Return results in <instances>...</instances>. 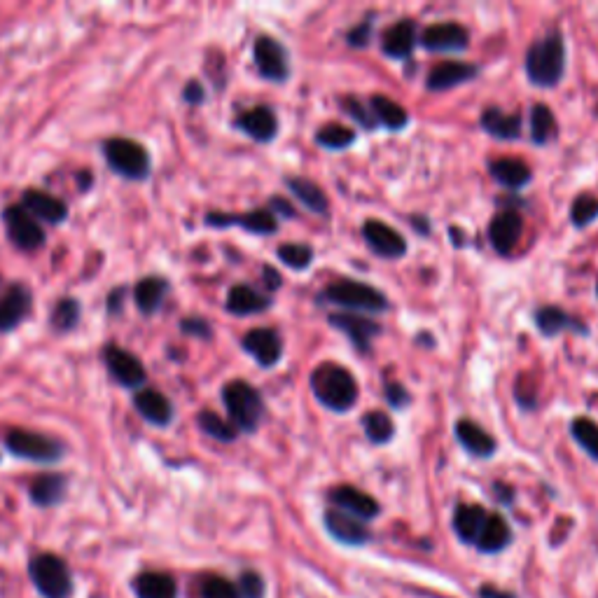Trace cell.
Listing matches in <instances>:
<instances>
[{
	"instance_id": "cell-51",
	"label": "cell",
	"mask_w": 598,
	"mask_h": 598,
	"mask_svg": "<svg viewBox=\"0 0 598 598\" xmlns=\"http://www.w3.org/2000/svg\"><path fill=\"white\" fill-rule=\"evenodd\" d=\"M370 36H372V19H365V22H360L356 29L349 31L346 43L353 47H365L367 43H370Z\"/></svg>"
},
{
	"instance_id": "cell-14",
	"label": "cell",
	"mask_w": 598,
	"mask_h": 598,
	"mask_svg": "<svg viewBox=\"0 0 598 598\" xmlns=\"http://www.w3.org/2000/svg\"><path fill=\"white\" fill-rule=\"evenodd\" d=\"M243 351L253 356L260 367H276L283 356V339L271 328H255L243 337Z\"/></svg>"
},
{
	"instance_id": "cell-54",
	"label": "cell",
	"mask_w": 598,
	"mask_h": 598,
	"mask_svg": "<svg viewBox=\"0 0 598 598\" xmlns=\"http://www.w3.org/2000/svg\"><path fill=\"white\" fill-rule=\"evenodd\" d=\"M262 276H264V285H267L269 290L281 288V276H278V271L274 267H264Z\"/></svg>"
},
{
	"instance_id": "cell-28",
	"label": "cell",
	"mask_w": 598,
	"mask_h": 598,
	"mask_svg": "<svg viewBox=\"0 0 598 598\" xmlns=\"http://www.w3.org/2000/svg\"><path fill=\"white\" fill-rule=\"evenodd\" d=\"M66 491H68L66 475H59V472H45V475H38L33 479L29 496L33 500V505L54 507L64 500Z\"/></svg>"
},
{
	"instance_id": "cell-24",
	"label": "cell",
	"mask_w": 598,
	"mask_h": 598,
	"mask_svg": "<svg viewBox=\"0 0 598 598\" xmlns=\"http://www.w3.org/2000/svg\"><path fill=\"white\" fill-rule=\"evenodd\" d=\"M416 45H419V26L412 19H402L381 38V50L391 59H407Z\"/></svg>"
},
{
	"instance_id": "cell-41",
	"label": "cell",
	"mask_w": 598,
	"mask_h": 598,
	"mask_svg": "<svg viewBox=\"0 0 598 598\" xmlns=\"http://www.w3.org/2000/svg\"><path fill=\"white\" fill-rule=\"evenodd\" d=\"M316 143L325 150H346L356 143V131L344 124H325L316 131Z\"/></svg>"
},
{
	"instance_id": "cell-6",
	"label": "cell",
	"mask_w": 598,
	"mask_h": 598,
	"mask_svg": "<svg viewBox=\"0 0 598 598\" xmlns=\"http://www.w3.org/2000/svg\"><path fill=\"white\" fill-rule=\"evenodd\" d=\"M29 575L45 598H71L73 577L66 561L57 554L43 552L29 561Z\"/></svg>"
},
{
	"instance_id": "cell-12",
	"label": "cell",
	"mask_w": 598,
	"mask_h": 598,
	"mask_svg": "<svg viewBox=\"0 0 598 598\" xmlns=\"http://www.w3.org/2000/svg\"><path fill=\"white\" fill-rule=\"evenodd\" d=\"M363 236L374 253L384 260H400L407 255V241L398 229L381 220H365L363 222Z\"/></svg>"
},
{
	"instance_id": "cell-35",
	"label": "cell",
	"mask_w": 598,
	"mask_h": 598,
	"mask_svg": "<svg viewBox=\"0 0 598 598\" xmlns=\"http://www.w3.org/2000/svg\"><path fill=\"white\" fill-rule=\"evenodd\" d=\"M285 185H288V190L299 199V204H302L304 208H309L311 213H316V215L328 213V197H325V192L314 183V180L288 176L285 178Z\"/></svg>"
},
{
	"instance_id": "cell-39",
	"label": "cell",
	"mask_w": 598,
	"mask_h": 598,
	"mask_svg": "<svg viewBox=\"0 0 598 598\" xmlns=\"http://www.w3.org/2000/svg\"><path fill=\"white\" fill-rule=\"evenodd\" d=\"M363 430L372 444H388L395 437V423L381 409H372L363 416Z\"/></svg>"
},
{
	"instance_id": "cell-43",
	"label": "cell",
	"mask_w": 598,
	"mask_h": 598,
	"mask_svg": "<svg viewBox=\"0 0 598 598\" xmlns=\"http://www.w3.org/2000/svg\"><path fill=\"white\" fill-rule=\"evenodd\" d=\"M570 435L594 461H598V423L580 416V419H573V423H570Z\"/></svg>"
},
{
	"instance_id": "cell-22",
	"label": "cell",
	"mask_w": 598,
	"mask_h": 598,
	"mask_svg": "<svg viewBox=\"0 0 598 598\" xmlns=\"http://www.w3.org/2000/svg\"><path fill=\"white\" fill-rule=\"evenodd\" d=\"M325 528L332 538L344 542V545H365L370 540V528L342 510L325 512Z\"/></svg>"
},
{
	"instance_id": "cell-40",
	"label": "cell",
	"mask_w": 598,
	"mask_h": 598,
	"mask_svg": "<svg viewBox=\"0 0 598 598\" xmlns=\"http://www.w3.org/2000/svg\"><path fill=\"white\" fill-rule=\"evenodd\" d=\"M197 426L201 433L218 442H234L239 437V430L232 426V421H225L220 414L211 412V409H204V412L197 414Z\"/></svg>"
},
{
	"instance_id": "cell-42",
	"label": "cell",
	"mask_w": 598,
	"mask_h": 598,
	"mask_svg": "<svg viewBox=\"0 0 598 598\" xmlns=\"http://www.w3.org/2000/svg\"><path fill=\"white\" fill-rule=\"evenodd\" d=\"M278 260H281L285 267L295 269V271H304L311 267V262H314V248L307 246V243H283V246H278L276 250Z\"/></svg>"
},
{
	"instance_id": "cell-10",
	"label": "cell",
	"mask_w": 598,
	"mask_h": 598,
	"mask_svg": "<svg viewBox=\"0 0 598 598\" xmlns=\"http://www.w3.org/2000/svg\"><path fill=\"white\" fill-rule=\"evenodd\" d=\"M253 59L257 73L269 82H285L290 78L288 50L271 36H260L253 45Z\"/></svg>"
},
{
	"instance_id": "cell-3",
	"label": "cell",
	"mask_w": 598,
	"mask_h": 598,
	"mask_svg": "<svg viewBox=\"0 0 598 598\" xmlns=\"http://www.w3.org/2000/svg\"><path fill=\"white\" fill-rule=\"evenodd\" d=\"M222 402H225L229 421L239 433H255L264 416V400L255 386L248 381L234 379L222 388Z\"/></svg>"
},
{
	"instance_id": "cell-13",
	"label": "cell",
	"mask_w": 598,
	"mask_h": 598,
	"mask_svg": "<svg viewBox=\"0 0 598 598\" xmlns=\"http://www.w3.org/2000/svg\"><path fill=\"white\" fill-rule=\"evenodd\" d=\"M208 227H241L250 234H274L278 229L276 215L269 211V208H257V211H248L243 215L234 213H208L206 215Z\"/></svg>"
},
{
	"instance_id": "cell-46",
	"label": "cell",
	"mask_w": 598,
	"mask_h": 598,
	"mask_svg": "<svg viewBox=\"0 0 598 598\" xmlns=\"http://www.w3.org/2000/svg\"><path fill=\"white\" fill-rule=\"evenodd\" d=\"M342 108H344L346 113H349V115L353 117V120H356L363 129L374 131V129L379 127L377 117L372 115V110H370V108H365V103H363V101H358L356 96H346V99H342Z\"/></svg>"
},
{
	"instance_id": "cell-16",
	"label": "cell",
	"mask_w": 598,
	"mask_h": 598,
	"mask_svg": "<svg viewBox=\"0 0 598 598\" xmlns=\"http://www.w3.org/2000/svg\"><path fill=\"white\" fill-rule=\"evenodd\" d=\"M419 43L430 52H463L470 43V36L461 24L442 22L428 26L419 36Z\"/></svg>"
},
{
	"instance_id": "cell-26",
	"label": "cell",
	"mask_w": 598,
	"mask_h": 598,
	"mask_svg": "<svg viewBox=\"0 0 598 598\" xmlns=\"http://www.w3.org/2000/svg\"><path fill=\"white\" fill-rule=\"evenodd\" d=\"M271 307V299L262 292H257L250 285H234L232 290L227 292V302L225 309L232 316H253V314H262Z\"/></svg>"
},
{
	"instance_id": "cell-17",
	"label": "cell",
	"mask_w": 598,
	"mask_h": 598,
	"mask_svg": "<svg viewBox=\"0 0 598 598\" xmlns=\"http://www.w3.org/2000/svg\"><path fill=\"white\" fill-rule=\"evenodd\" d=\"M524 234V220L517 211H503L493 215L489 225V241L498 255H510Z\"/></svg>"
},
{
	"instance_id": "cell-52",
	"label": "cell",
	"mask_w": 598,
	"mask_h": 598,
	"mask_svg": "<svg viewBox=\"0 0 598 598\" xmlns=\"http://www.w3.org/2000/svg\"><path fill=\"white\" fill-rule=\"evenodd\" d=\"M183 101L187 106H201L206 101V89L199 80H190L183 89Z\"/></svg>"
},
{
	"instance_id": "cell-44",
	"label": "cell",
	"mask_w": 598,
	"mask_h": 598,
	"mask_svg": "<svg viewBox=\"0 0 598 598\" xmlns=\"http://www.w3.org/2000/svg\"><path fill=\"white\" fill-rule=\"evenodd\" d=\"M201 598H241L239 587L222 575H206L199 584Z\"/></svg>"
},
{
	"instance_id": "cell-5",
	"label": "cell",
	"mask_w": 598,
	"mask_h": 598,
	"mask_svg": "<svg viewBox=\"0 0 598 598\" xmlns=\"http://www.w3.org/2000/svg\"><path fill=\"white\" fill-rule=\"evenodd\" d=\"M318 299L344 309L367 311V314H381V311L388 309V297L384 292L374 288V285L353 281V278H342V281L328 285Z\"/></svg>"
},
{
	"instance_id": "cell-31",
	"label": "cell",
	"mask_w": 598,
	"mask_h": 598,
	"mask_svg": "<svg viewBox=\"0 0 598 598\" xmlns=\"http://www.w3.org/2000/svg\"><path fill=\"white\" fill-rule=\"evenodd\" d=\"M479 124H482L486 134L500 138V141H512V138H519L521 134V115L505 113V110L500 108H486Z\"/></svg>"
},
{
	"instance_id": "cell-49",
	"label": "cell",
	"mask_w": 598,
	"mask_h": 598,
	"mask_svg": "<svg viewBox=\"0 0 598 598\" xmlns=\"http://www.w3.org/2000/svg\"><path fill=\"white\" fill-rule=\"evenodd\" d=\"M180 330H183L185 335L197 337V339H211L213 337L211 323H208L206 318H201V316L183 318V321H180Z\"/></svg>"
},
{
	"instance_id": "cell-47",
	"label": "cell",
	"mask_w": 598,
	"mask_h": 598,
	"mask_svg": "<svg viewBox=\"0 0 598 598\" xmlns=\"http://www.w3.org/2000/svg\"><path fill=\"white\" fill-rule=\"evenodd\" d=\"M241 591V598H262L264 596V580L255 570H246L241 573L239 584H236Z\"/></svg>"
},
{
	"instance_id": "cell-48",
	"label": "cell",
	"mask_w": 598,
	"mask_h": 598,
	"mask_svg": "<svg viewBox=\"0 0 598 598\" xmlns=\"http://www.w3.org/2000/svg\"><path fill=\"white\" fill-rule=\"evenodd\" d=\"M384 395H386L388 405H391L393 409H405L412 405V395H409V391L400 384V381H388V384L384 386Z\"/></svg>"
},
{
	"instance_id": "cell-20",
	"label": "cell",
	"mask_w": 598,
	"mask_h": 598,
	"mask_svg": "<svg viewBox=\"0 0 598 598\" xmlns=\"http://www.w3.org/2000/svg\"><path fill=\"white\" fill-rule=\"evenodd\" d=\"M236 129L257 143H271L278 134V117L271 108L257 106L236 117Z\"/></svg>"
},
{
	"instance_id": "cell-33",
	"label": "cell",
	"mask_w": 598,
	"mask_h": 598,
	"mask_svg": "<svg viewBox=\"0 0 598 598\" xmlns=\"http://www.w3.org/2000/svg\"><path fill=\"white\" fill-rule=\"evenodd\" d=\"M510 542H512V531L510 526H507V521L500 517V514H489L475 545L479 552L496 554V552H503Z\"/></svg>"
},
{
	"instance_id": "cell-23",
	"label": "cell",
	"mask_w": 598,
	"mask_h": 598,
	"mask_svg": "<svg viewBox=\"0 0 598 598\" xmlns=\"http://www.w3.org/2000/svg\"><path fill=\"white\" fill-rule=\"evenodd\" d=\"M477 78V66L465 64V61H442L440 66H435L428 73L426 87L430 92H447L463 82H470Z\"/></svg>"
},
{
	"instance_id": "cell-37",
	"label": "cell",
	"mask_w": 598,
	"mask_h": 598,
	"mask_svg": "<svg viewBox=\"0 0 598 598\" xmlns=\"http://www.w3.org/2000/svg\"><path fill=\"white\" fill-rule=\"evenodd\" d=\"M80 316H82L80 299L61 297L52 307L50 325L57 335H68V332H73L80 325Z\"/></svg>"
},
{
	"instance_id": "cell-56",
	"label": "cell",
	"mask_w": 598,
	"mask_h": 598,
	"mask_svg": "<svg viewBox=\"0 0 598 598\" xmlns=\"http://www.w3.org/2000/svg\"><path fill=\"white\" fill-rule=\"evenodd\" d=\"M482 598H514V596L505 594V591L493 589V587H484V589H482Z\"/></svg>"
},
{
	"instance_id": "cell-1",
	"label": "cell",
	"mask_w": 598,
	"mask_h": 598,
	"mask_svg": "<svg viewBox=\"0 0 598 598\" xmlns=\"http://www.w3.org/2000/svg\"><path fill=\"white\" fill-rule=\"evenodd\" d=\"M311 391H314L316 400L323 407L337 414H344L356 407L360 395L356 377L337 363H323L321 367H316L314 374H311Z\"/></svg>"
},
{
	"instance_id": "cell-2",
	"label": "cell",
	"mask_w": 598,
	"mask_h": 598,
	"mask_svg": "<svg viewBox=\"0 0 598 598\" xmlns=\"http://www.w3.org/2000/svg\"><path fill=\"white\" fill-rule=\"evenodd\" d=\"M566 73V43L561 33H549L526 52V75L535 87H556Z\"/></svg>"
},
{
	"instance_id": "cell-57",
	"label": "cell",
	"mask_w": 598,
	"mask_h": 598,
	"mask_svg": "<svg viewBox=\"0 0 598 598\" xmlns=\"http://www.w3.org/2000/svg\"><path fill=\"white\" fill-rule=\"evenodd\" d=\"M596 295H598V283H596Z\"/></svg>"
},
{
	"instance_id": "cell-18",
	"label": "cell",
	"mask_w": 598,
	"mask_h": 598,
	"mask_svg": "<svg viewBox=\"0 0 598 598\" xmlns=\"http://www.w3.org/2000/svg\"><path fill=\"white\" fill-rule=\"evenodd\" d=\"M22 206L38 222H47V225H61L68 220L66 201L45 190H26L22 194Z\"/></svg>"
},
{
	"instance_id": "cell-9",
	"label": "cell",
	"mask_w": 598,
	"mask_h": 598,
	"mask_svg": "<svg viewBox=\"0 0 598 598\" xmlns=\"http://www.w3.org/2000/svg\"><path fill=\"white\" fill-rule=\"evenodd\" d=\"M103 363L108 367L110 379H113L117 386L129 388V391L141 388L145 379H148V372H145V365L141 360L117 344H108L106 349H103Z\"/></svg>"
},
{
	"instance_id": "cell-27",
	"label": "cell",
	"mask_w": 598,
	"mask_h": 598,
	"mask_svg": "<svg viewBox=\"0 0 598 598\" xmlns=\"http://www.w3.org/2000/svg\"><path fill=\"white\" fill-rule=\"evenodd\" d=\"M169 281L162 276H145L134 288V304L143 316H155L159 307L164 304L166 292H169Z\"/></svg>"
},
{
	"instance_id": "cell-36",
	"label": "cell",
	"mask_w": 598,
	"mask_h": 598,
	"mask_svg": "<svg viewBox=\"0 0 598 598\" xmlns=\"http://www.w3.org/2000/svg\"><path fill=\"white\" fill-rule=\"evenodd\" d=\"M370 110L372 115L377 117L379 127H386L391 131H402L409 124V113L405 108L400 106V103H395L393 99H388V96H372L370 99Z\"/></svg>"
},
{
	"instance_id": "cell-7",
	"label": "cell",
	"mask_w": 598,
	"mask_h": 598,
	"mask_svg": "<svg viewBox=\"0 0 598 598\" xmlns=\"http://www.w3.org/2000/svg\"><path fill=\"white\" fill-rule=\"evenodd\" d=\"M5 447L12 456L24 458L33 463H57L64 458L66 447L57 437H50L45 433H33V430L15 428L5 435Z\"/></svg>"
},
{
	"instance_id": "cell-15",
	"label": "cell",
	"mask_w": 598,
	"mask_h": 598,
	"mask_svg": "<svg viewBox=\"0 0 598 598\" xmlns=\"http://www.w3.org/2000/svg\"><path fill=\"white\" fill-rule=\"evenodd\" d=\"M330 500H332V505H335V510H342L360 521L374 519L381 512L379 503L370 496V493L360 491L351 484H342V486H337V489H332Z\"/></svg>"
},
{
	"instance_id": "cell-8",
	"label": "cell",
	"mask_w": 598,
	"mask_h": 598,
	"mask_svg": "<svg viewBox=\"0 0 598 598\" xmlns=\"http://www.w3.org/2000/svg\"><path fill=\"white\" fill-rule=\"evenodd\" d=\"M3 222H5V232H8V239L15 243L19 250H24V253H33V250H40L45 246L47 234L43 225H40V222L33 218L24 206L15 204L5 208Z\"/></svg>"
},
{
	"instance_id": "cell-45",
	"label": "cell",
	"mask_w": 598,
	"mask_h": 598,
	"mask_svg": "<svg viewBox=\"0 0 598 598\" xmlns=\"http://www.w3.org/2000/svg\"><path fill=\"white\" fill-rule=\"evenodd\" d=\"M598 218V197L594 194H580L570 206V220L575 227H587Z\"/></svg>"
},
{
	"instance_id": "cell-55",
	"label": "cell",
	"mask_w": 598,
	"mask_h": 598,
	"mask_svg": "<svg viewBox=\"0 0 598 598\" xmlns=\"http://www.w3.org/2000/svg\"><path fill=\"white\" fill-rule=\"evenodd\" d=\"M75 180H78V185H80L82 192H87L89 187L94 185V176L89 171H78V173H75Z\"/></svg>"
},
{
	"instance_id": "cell-30",
	"label": "cell",
	"mask_w": 598,
	"mask_h": 598,
	"mask_svg": "<svg viewBox=\"0 0 598 598\" xmlns=\"http://www.w3.org/2000/svg\"><path fill=\"white\" fill-rule=\"evenodd\" d=\"M533 318H535V325H538V330L545 337H556L563 330H577V332H582V335H587L589 332L587 325L575 321V318L568 316L561 307H552V304L540 307L538 311H535Z\"/></svg>"
},
{
	"instance_id": "cell-34",
	"label": "cell",
	"mask_w": 598,
	"mask_h": 598,
	"mask_svg": "<svg viewBox=\"0 0 598 598\" xmlns=\"http://www.w3.org/2000/svg\"><path fill=\"white\" fill-rule=\"evenodd\" d=\"M486 517H489V512L482 505H458L454 512V531L458 538L475 545L486 524Z\"/></svg>"
},
{
	"instance_id": "cell-32",
	"label": "cell",
	"mask_w": 598,
	"mask_h": 598,
	"mask_svg": "<svg viewBox=\"0 0 598 598\" xmlns=\"http://www.w3.org/2000/svg\"><path fill=\"white\" fill-rule=\"evenodd\" d=\"M491 176L498 185L507 187V190H521V187L531 183L533 173L528 169V164L521 162V159L505 157L491 162Z\"/></svg>"
},
{
	"instance_id": "cell-19",
	"label": "cell",
	"mask_w": 598,
	"mask_h": 598,
	"mask_svg": "<svg viewBox=\"0 0 598 598\" xmlns=\"http://www.w3.org/2000/svg\"><path fill=\"white\" fill-rule=\"evenodd\" d=\"M332 328L342 330L346 337L351 339V344L360 351H370L372 342L379 337L381 325L374 323L372 318L353 316V314H332L328 316Z\"/></svg>"
},
{
	"instance_id": "cell-50",
	"label": "cell",
	"mask_w": 598,
	"mask_h": 598,
	"mask_svg": "<svg viewBox=\"0 0 598 598\" xmlns=\"http://www.w3.org/2000/svg\"><path fill=\"white\" fill-rule=\"evenodd\" d=\"M127 292H129L127 285H120V288H113L108 292V299H106L108 316H122L124 302H127Z\"/></svg>"
},
{
	"instance_id": "cell-29",
	"label": "cell",
	"mask_w": 598,
	"mask_h": 598,
	"mask_svg": "<svg viewBox=\"0 0 598 598\" xmlns=\"http://www.w3.org/2000/svg\"><path fill=\"white\" fill-rule=\"evenodd\" d=\"M134 591L138 598H178V584L162 570H143L136 575Z\"/></svg>"
},
{
	"instance_id": "cell-21",
	"label": "cell",
	"mask_w": 598,
	"mask_h": 598,
	"mask_svg": "<svg viewBox=\"0 0 598 598\" xmlns=\"http://www.w3.org/2000/svg\"><path fill=\"white\" fill-rule=\"evenodd\" d=\"M134 407L145 421L157 428H166L173 421L171 400L164 393H159L157 388H141L134 395Z\"/></svg>"
},
{
	"instance_id": "cell-38",
	"label": "cell",
	"mask_w": 598,
	"mask_h": 598,
	"mask_svg": "<svg viewBox=\"0 0 598 598\" xmlns=\"http://www.w3.org/2000/svg\"><path fill=\"white\" fill-rule=\"evenodd\" d=\"M556 117L552 108H547L545 103L531 108V141L535 145H547L556 138Z\"/></svg>"
},
{
	"instance_id": "cell-11",
	"label": "cell",
	"mask_w": 598,
	"mask_h": 598,
	"mask_svg": "<svg viewBox=\"0 0 598 598\" xmlns=\"http://www.w3.org/2000/svg\"><path fill=\"white\" fill-rule=\"evenodd\" d=\"M33 295L29 285L12 283L8 290L0 297V335L17 330L19 325L26 321V316L31 314Z\"/></svg>"
},
{
	"instance_id": "cell-53",
	"label": "cell",
	"mask_w": 598,
	"mask_h": 598,
	"mask_svg": "<svg viewBox=\"0 0 598 598\" xmlns=\"http://www.w3.org/2000/svg\"><path fill=\"white\" fill-rule=\"evenodd\" d=\"M269 211L271 213H281L283 218H295V208H292L288 201L281 197H271L269 199Z\"/></svg>"
},
{
	"instance_id": "cell-4",
	"label": "cell",
	"mask_w": 598,
	"mask_h": 598,
	"mask_svg": "<svg viewBox=\"0 0 598 598\" xmlns=\"http://www.w3.org/2000/svg\"><path fill=\"white\" fill-rule=\"evenodd\" d=\"M103 157L110 166V171L124 180H148L152 173V157L143 143L131 141V138H108L103 143Z\"/></svg>"
},
{
	"instance_id": "cell-25",
	"label": "cell",
	"mask_w": 598,
	"mask_h": 598,
	"mask_svg": "<svg viewBox=\"0 0 598 598\" xmlns=\"http://www.w3.org/2000/svg\"><path fill=\"white\" fill-rule=\"evenodd\" d=\"M454 433H456V440L461 442V447L468 451V454L477 458H489L496 454L498 449L496 440H493L482 426H477L475 421H468V419L456 421Z\"/></svg>"
}]
</instances>
